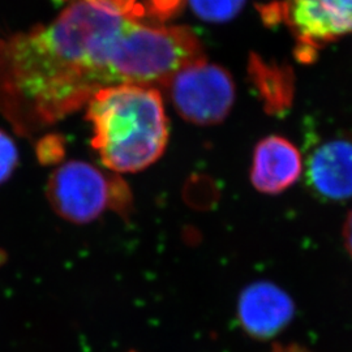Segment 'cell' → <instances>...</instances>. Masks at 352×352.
<instances>
[{
    "label": "cell",
    "instance_id": "6da1fadb",
    "mask_svg": "<svg viewBox=\"0 0 352 352\" xmlns=\"http://www.w3.org/2000/svg\"><path fill=\"white\" fill-rule=\"evenodd\" d=\"M129 16L76 0L50 24L0 37V118L32 136L116 85L110 55Z\"/></svg>",
    "mask_w": 352,
    "mask_h": 352
},
{
    "label": "cell",
    "instance_id": "7a4b0ae2",
    "mask_svg": "<svg viewBox=\"0 0 352 352\" xmlns=\"http://www.w3.org/2000/svg\"><path fill=\"white\" fill-rule=\"evenodd\" d=\"M91 145L115 173H138L157 162L168 141L160 90L120 84L97 91L88 103Z\"/></svg>",
    "mask_w": 352,
    "mask_h": 352
},
{
    "label": "cell",
    "instance_id": "3957f363",
    "mask_svg": "<svg viewBox=\"0 0 352 352\" xmlns=\"http://www.w3.org/2000/svg\"><path fill=\"white\" fill-rule=\"evenodd\" d=\"M131 14L113 42L110 69L116 85L164 88L173 76L205 59L201 42L186 26H153Z\"/></svg>",
    "mask_w": 352,
    "mask_h": 352
},
{
    "label": "cell",
    "instance_id": "277c9868",
    "mask_svg": "<svg viewBox=\"0 0 352 352\" xmlns=\"http://www.w3.org/2000/svg\"><path fill=\"white\" fill-rule=\"evenodd\" d=\"M46 197L55 213L76 225L97 219L106 209L122 217L132 209L129 188L120 176L106 175L80 161L64 164L51 174Z\"/></svg>",
    "mask_w": 352,
    "mask_h": 352
},
{
    "label": "cell",
    "instance_id": "5b68a950",
    "mask_svg": "<svg viewBox=\"0 0 352 352\" xmlns=\"http://www.w3.org/2000/svg\"><path fill=\"white\" fill-rule=\"evenodd\" d=\"M176 111L189 123H222L235 102V84L225 68L206 59L189 64L164 87Z\"/></svg>",
    "mask_w": 352,
    "mask_h": 352
},
{
    "label": "cell",
    "instance_id": "8992f818",
    "mask_svg": "<svg viewBox=\"0 0 352 352\" xmlns=\"http://www.w3.org/2000/svg\"><path fill=\"white\" fill-rule=\"evenodd\" d=\"M279 12L298 39L296 54L302 60L352 33V0H287Z\"/></svg>",
    "mask_w": 352,
    "mask_h": 352
},
{
    "label": "cell",
    "instance_id": "52a82bcc",
    "mask_svg": "<svg viewBox=\"0 0 352 352\" xmlns=\"http://www.w3.org/2000/svg\"><path fill=\"white\" fill-rule=\"evenodd\" d=\"M305 184L324 201L352 197V133L317 141L307 158Z\"/></svg>",
    "mask_w": 352,
    "mask_h": 352
},
{
    "label": "cell",
    "instance_id": "ba28073f",
    "mask_svg": "<svg viewBox=\"0 0 352 352\" xmlns=\"http://www.w3.org/2000/svg\"><path fill=\"white\" fill-rule=\"evenodd\" d=\"M294 316L295 304L289 294L270 282H256L240 295V325L254 340L274 338L287 327Z\"/></svg>",
    "mask_w": 352,
    "mask_h": 352
},
{
    "label": "cell",
    "instance_id": "9c48e42d",
    "mask_svg": "<svg viewBox=\"0 0 352 352\" xmlns=\"http://www.w3.org/2000/svg\"><path fill=\"white\" fill-rule=\"evenodd\" d=\"M302 171V154L285 138L267 136L253 153L251 180L265 195H279L295 184Z\"/></svg>",
    "mask_w": 352,
    "mask_h": 352
},
{
    "label": "cell",
    "instance_id": "30bf717a",
    "mask_svg": "<svg viewBox=\"0 0 352 352\" xmlns=\"http://www.w3.org/2000/svg\"><path fill=\"white\" fill-rule=\"evenodd\" d=\"M250 75L269 113H283L294 98V76L289 68L265 63L252 55Z\"/></svg>",
    "mask_w": 352,
    "mask_h": 352
},
{
    "label": "cell",
    "instance_id": "8fae6325",
    "mask_svg": "<svg viewBox=\"0 0 352 352\" xmlns=\"http://www.w3.org/2000/svg\"><path fill=\"white\" fill-rule=\"evenodd\" d=\"M195 14L204 21L226 23L243 10L245 0H188Z\"/></svg>",
    "mask_w": 352,
    "mask_h": 352
},
{
    "label": "cell",
    "instance_id": "7c38bea8",
    "mask_svg": "<svg viewBox=\"0 0 352 352\" xmlns=\"http://www.w3.org/2000/svg\"><path fill=\"white\" fill-rule=\"evenodd\" d=\"M19 164V151L12 138L0 129V186L8 182Z\"/></svg>",
    "mask_w": 352,
    "mask_h": 352
},
{
    "label": "cell",
    "instance_id": "4fadbf2b",
    "mask_svg": "<svg viewBox=\"0 0 352 352\" xmlns=\"http://www.w3.org/2000/svg\"><path fill=\"white\" fill-rule=\"evenodd\" d=\"M64 155V141L58 136H46L38 141L37 157L45 164H56Z\"/></svg>",
    "mask_w": 352,
    "mask_h": 352
},
{
    "label": "cell",
    "instance_id": "5bb4252c",
    "mask_svg": "<svg viewBox=\"0 0 352 352\" xmlns=\"http://www.w3.org/2000/svg\"><path fill=\"white\" fill-rule=\"evenodd\" d=\"M90 4L110 11V12L128 16V14H142L145 12V8H142L136 3V0H85Z\"/></svg>",
    "mask_w": 352,
    "mask_h": 352
},
{
    "label": "cell",
    "instance_id": "9a60e30c",
    "mask_svg": "<svg viewBox=\"0 0 352 352\" xmlns=\"http://www.w3.org/2000/svg\"><path fill=\"white\" fill-rule=\"evenodd\" d=\"M184 0H149L148 10L155 17H167L175 13Z\"/></svg>",
    "mask_w": 352,
    "mask_h": 352
},
{
    "label": "cell",
    "instance_id": "2e32d148",
    "mask_svg": "<svg viewBox=\"0 0 352 352\" xmlns=\"http://www.w3.org/2000/svg\"><path fill=\"white\" fill-rule=\"evenodd\" d=\"M342 235H343V241H344L346 251H347V253L350 254V257L352 258V209L350 210V213L347 214V218L344 221Z\"/></svg>",
    "mask_w": 352,
    "mask_h": 352
},
{
    "label": "cell",
    "instance_id": "e0dca14e",
    "mask_svg": "<svg viewBox=\"0 0 352 352\" xmlns=\"http://www.w3.org/2000/svg\"><path fill=\"white\" fill-rule=\"evenodd\" d=\"M270 352H311L300 346L296 344H289V346H276Z\"/></svg>",
    "mask_w": 352,
    "mask_h": 352
},
{
    "label": "cell",
    "instance_id": "ac0fdd59",
    "mask_svg": "<svg viewBox=\"0 0 352 352\" xmlns=\"http://www.w3.org/2000/svg\"><path fill=\"white\" fill-rule=\"evenodd\" d=\"M7 260H8V256H7V253L4 250H1L0 248V266H3V265L7 263Z\"/></svg>",
    "mask_w": 352,
    "mask_h": 352
}]
</instances>
